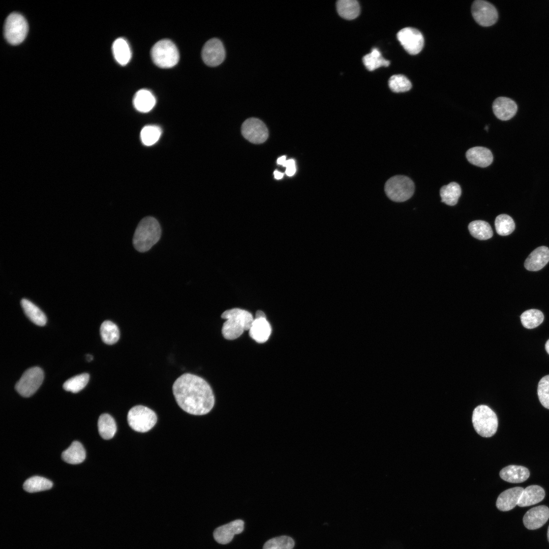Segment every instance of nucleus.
Here are the masks:
<instances>
[{
    "mask_svg": "<svg viewBox=\"0 0 549 549\" xmlns=\"http://www.w3.org/2000/svg\"><path fill=\"white\" fill-rule=\"evenodd\" d=\"M466 156L471 164L480 167L490 166L493 161V156L491 150L481 146H475L469 149L466 153Z\"/></svg>",
    "mask_w": 549,
    "mask_h": 549,
    "instance_id": "obj_19",
    "label": "nucleus"
},
{
    "mask_svg": "<svg viewBox=\"0 0 549 549\" xmlns=\"http://www.w3.org/2000/svg\"><path fill=\"white\" fill-rule=\"evenodd\" d=\"M495 225L497 233L502 236H506L511 234L515 229V223L512 218L506 214L498 216L495 221Z\"/></svg>",
    "mask_w": 549,
    "mask_h": 549,
    "instance_id": "obj_35",
    "label": "nucleus"
},
{
    "mask_svg": "<svg viewBox=\"0 0 549 549\" xmlns=\"http://www.w3.org/2000/svg\"><path fill=\"white\" fill-rule=\"evenodd\" d=\"M286 161V156H282V157H280V158H279L278 159L277 163L278 164H279V165H283L284 164V163Z\"/></svg>",
    "mask_w": 549,
    "mask_h": 549,
    "instance_id": "obj_43",
    "label": "nucleus"
},
{
    "mask_svg": "<svg viewBox=\"0 0 549 549\" xmlns=\"http://www.w3.org/2000/svg\"><path fill=\"white\" fill-rule=\"evenodd\" d=\"M244 529V522L236 520L216 528L213 533L215 540L222 544L231 542L235 534L241 533Z\"/></svg>",
    "mask_w": 549,
    "mask_h": 549,
    "instance_id": "obj_14",
    "label": "nucleus"
},
{
    "mask_svg": "<svg viewBox=\"0 0 549 549\" xmlns=\"http://www.w3.org/2000/svg\"><path fill=\"white\" fill-rule=\"evenodd\" d=\"M413 181L404 175H395L386 182L384 186L387 196L392 201L402 202L410 199L414 192Z\"/></svg>",
    "mask_w": 549,
    "mask_h": 549,
    "instance_id": "obj_6",
    "label": "nucleus"
},
{
    "mask_svg": "<svg viewBox=\"0 0 549 549\" xmlns=\"http://www.w3.org/2000/svg\"><path fill=\"white\" fill-rule=\"evenodd\" d=\"M156 100L152 94L147 89H140L134 95L133 105L135 108L141 112H148L156 104Z\"/></svg>",
    "mask_w": 549,
    "mask_h": 549,
    "instance_id": "obj_23",
    "label": "nucleus"
},
{
    "mask_svg": "<svg viewBox=\"0 0 549 549\" xmlns=\"http://www.w3.org/2000/svg\"><path fill=\"white\" fill-rule=\"evenodd\" d=\"M472 423L477 434L483 437H490L496 432L498 418L495 412L486 405L476 407L473 412Z\"/></svg>",
    "mask_w": 549,
    "mask_h": 549,
    "instance_id": "obj_4",
    "label": "nucleus"
},
{
    "mask_svg": "<svg viewBox=\"0 0 549 549\" xmlns=\"http://www.w3.org/2000/svg\"><path fill=\"white\" fill-rule=\"evenodd\" d=\"M241 132L247 140L254 144L264 142L268 136V131L264 123L254 117L249 118L243 123Z\"/></svg>",
    "mask_w": 549,
    "mask_h": 549,
    "instance_id": "obj_12",
    "label": "nucleus"
},
{
    "mask_svg": "<svg viewBox=\"0 0 549 549\" xmlns=\"http://www.w3.org/2000/svg\"><path fill=\"white\" fill-rule=\"evenodd\" d=\"M98 431L100 435L104 439L109 440L113 437L117 427L114 418L109 414L104 413L101 415L98 422Z\"/></svg>",
    "mask_w": 549,
    "mask_h": 549,
    "instance_id": "obj_29",
    "label": "nucleus"
},
{
    "mask_svg": "<svg viewBox=\"0 0 549 549\" xmlns=\"http://www.w3.org/2000/svg\"><path fill=\"white\" fill-rule=\"evenodd\" d=\"M89 379V376L87 373L76 375L67 380L63 384V388L66 391L77 393L85 387Z\"/></svg>",
    "mask_w": 549,
    "mask_h": 549,
    "instance_id": "obj_36",
    "label": "nucleus"
},
{
    "mask_svg": "<svg viewBox=\"0 0 549 549\" xmlns=\"http://www.w3.org/2000/svg\"><path fill=\"white\" fill-rule=\"evenodd\" d=\"M390 89L394 93H403L409 90L412 84L407 77L402 74L394 75L388 80Z\"/></svg>",
    "mask_w": 549,
    "mask_h": 549,
    "instance_id": "obj_38",
    "label": "nucleus"
},
{
    "mask_svg": "<svg viewBox=\"0 0 549 549\" xmlns=\"http://www.w3.org/2000/svg\"><path fill=\"white\" fill-rule=\"evenodd\" d=\"M260 317H266V316H265V314L264 313V312H263L261 311L258 310V311H257V312L256 313V318H260Z\"/></svg>",
    "mask_w": 549,
    "mask_h": 549,
    "instance_id": "obj_44",
    "label": "nucleus"
},
{
    "mask_svg": "<svg viewBox=\"0 0 549 549\" xmlns=\"http://www.w3.org/2000/svg\"><path fill=\"white\" fill-rule=\"evenodd\" d=\"M52 482L49 479L39 476L31 477L25 480L23 489L29 493L47 490L52 487Z\"/></svg>",
    "mask_w": 549,
    "mask_h": 549,
    "instance_id": "obj_33",
    "label": "nucleus"
},
{
    "mask_svg": "<svg viewBox=\"0 0 549 549\" xmlns=\"http://www.w3.org/2000/svg\"><path fill=\"white\" fill-rule=\"evenodd\" d=\"M520 318L524 327L532 329L542 323L544 319V315L539 310L530 309L523 312Z\"/></svg>",
    "mask_w": 549,
    "mask_h": 549,
    "instance_id": "obj_34",
    "label": "nucleus"
},
{
    "mask_svg": "<svg viewBox=\"0 0 549 549\" xmlns=\"http://www.w3.org/2000/svg\"><path fill=\"white\" fill-rule=\"evenodd\" d=\"M161 228L158 221L152 217H146L138 223L135 231L133 244L140 252L148 251L160 239Z\"/></svg>",
    "mask_w": 549,
    "mask_h": 549,
    "instance_id": "obj_3",
    "label": "nucleus"
},
{
    "mask_svg": "<svg viewBox=\"0 0 549 549\" xmlns=\"http://www.w3.org/2000/svg\"><path fill=\"white\" fill-rule=\"evenodd\" d=\"M151 59L155 64L161 68H170L176 65L179 58L176 45L171 40L163 39L151 48Z\"/></svg>",
    "mask_w": 549,
    "mask_h": 549,
    "instance_id": "obj_5",
    "label": "nucleus"
},
{
    "mask_svg": "<svg viewBox=\"0 0 549 549\" xmlns=\"http://www.w3.org/2000/svg\"><path fill=\"white\" fill-rule=\"evenodd\" d=\"M85 450L79 442L75 441L62 454L63 460L70 464H78L85 459Z\"/></svg>",
    "mask_w": 549,
    "mask_h": 549,
    "instance_id": "obj_24",
    "label": "nucleus"
},
{
    "mask_svg": "<svg viewBox=\"0 0 549 549\" xmlns=\"http://www.w3.org/2000/svg\"><path fill=\"white\" fill-rule=\"evenodd\" d=\"M462 190L460 186L455 182H451L443 186L440 190L441 202L450 206L456 204L461 196Z\"/></svg>",
    "mask_w": 549,
    "mask_h": 549,
    "instance_id": "obj_28",
    "label": "nucleus"
},
{
    "mask_svg": "<svg viewBox=\"0 0 549 549\" xmlns=\"http://www.w3.org/2000/svg\"><path fill=\"white\" fill-rule=\"evenodd\" d=\"M396 37L405 50L411 55L419 53L423 47V36L421 33L415 28H403L397 33Z\"/></svg>",
    "mask_w": 549,
    "mask_h": 549,
    "instance_id": "obj_10",
    "label": "nucleus"
},
{
    "mask_svg": "<svg viewBox=\"0 0 549 549\" xmlns=\"http://www.w3.org/2000/svg\"><path fill=\"white\" fill-rule=\"evenodd\" d=\"M221 317L226 320L223 325L222 333L228 340L236 339L245 330H249L254 319L251 313L238 308L225 311Z\"/></svg>",
    "mask_w": 549,
    "mask_h": 549,
    "instance_id": "obj_2",
    "label": "nucleus"
},
{
    "mask_svg": "<svg viewBox=\"0 0 549 549\" xmlns=\"http://www.w3.org/2000/svg\"><path fill=\"white\" fill-rule=\"evenodd\" d=\"M21 305L25 314L32 322L39 326L45 325L46 317L37 306L25 298L21 300Z\"/></svg>",
    "mask_w": 549,
    "mask_h": 549,
    "instance_id": "obj_26",
    "label": "nucleus"
},
{
    "mask_svg": "<svg viewBox=\"0 0 549 549\" xmlns=\"http://www.w3.org/2000/svg\"><path fill=\"white\" fill-rule=\"evenodd\" d=\"M44 379L42 370L37 367L26 370L15 385V389L23 397L32 395L39 388Z\"/></svg>",
    "mask_w": 549,
    "mask_h": 549,
    "instance_id": "obj_9",
    "label": "nucleus"
},
{
    "mask_svg": "<svg viewBox=\"0 0 549 549\" xmlns=\"http://www.w3.org/2000/svg\"><path fill=\"white\" fill-rule=\"evenodd\" d=\"M545 350H546V352L549 354V339L547 341V342L545 343Z\"/></svg>",
    "mask_w": 549,
    "mask_h": 549,
    "instance_id": "obj_45",
    "label": "nucleus"
},
{
    "mask_svg": "<svg viewBox=\"0 0 549 549\" xmlns=\"http://www.w3.org/2000/svg\"><path fill=\"white\" fill-rule=\"evenodd\" d=\"M538 396L541 405L549 409V375L539 381L537 388Z\"/></svg>",
    "mask_w": 549,
    "mask_h": 549,
    "instance_id": "obj_40",
    "label": "nucleus"
},
{
    "mask_svg": "<svg viewBox=\"0 0 549 549\" xmlns=\"http://www.w3.org/2000/svg\"><path fill=\"white\" fill-rule=\"evenodd\" d=\"M28 28V24L25 18L19 13H12L6 19L5 37L11 44H19L26 37Z\"/></svg>",
    "mask_w": 549,
    "mask_h": 549,
    "instance_id": "obj_8",
    "label": "nucleus"
},
{
    "mask_svg": "<svg viewBox=\"0 0 549 549\" xmlns=\"http://www.w3.org/2000/svg\"><path fill=\"white\" fill-rule=\"evenodd\" d=\"M295 542L287 536H281L271 538L264 544L263 549H293Z\"/></svg>",
    "mask_w": 549,
    "mask_h": 549,
    "instance_id": "obj_39",
    "label": "nucleus"
},
{
    "mask_svg": "<svg viewBox=\"0 0 549 549\" xmlns=\"http://www.w3.org/2000/svg\"><path fill=\"white\" fill-rule=\"evenodd\" d=\"M499 474L502 479L508 482L521 483L529 478L530 472L525 467L509 465L503 468Z\"/></svg>",
    "mask_w": 549,
    "mask_h": 549,
    "instance_id": "obj_21",
    "label": "nucleus"
},
{
    "mask_svg": "<svg viewBox=\"0 0 549 549\" xmlns=\"http://www.w3.org/2000/svg\"><path fill=\"white\" fill-rule=\"evenodd\" d=\"M86 358L88 361H90L93 359V356L90 354H88L86 356Z\"/></svg>",
    "mask_w": 549,
    "mask_h": 549,
    "instance_id": "obj_46",
    "label": "nucleus"
},
{
    "mask_svg": "<svg viewBox=\"0 0 549 549\" xmlns=\"http://www.w3.org/2000/svg\"><path fill=\"white\" fill-rule=\"evenodd\" d=\"M545 497V492L542 487L537 485H531L524 489L517 505L526 507L536 504L541 502Z\"/></svg>",
    "mask_w": 549,
    "mask_h": 549,
    "instance_id": "obj_22",
    "label": "nucleus"
},
{
    "mask_svg": "<svg viewBox=\"0 0 549 549\" xmlns=\"http://www.w3.org/2000/svg\"><path fill=\"white\" fill-rule=\"evenodd\" d=\"M549 518V508L545 505H539L529 509L523 517V523L529 530L541 527Z\"/></svg>",
    "mask_w": 549,
    "mask_h": 549,
    "instance_id": "obj_15",
    "label": "nucleus"
},
{
    "mask_svg": "<svg viewBox=\"0 0 549 549\" xmlns=\"http://www.w3.org/2000/svg\"><path fill=\"white\" fill-rule=\"evenodd\" d=\"M271 333V327L266 317L255 318L249 329L250 337L259 343L266 342Z\"/></svg>",
    "mask_w": 549,
    "mask_h": 549,
    "instance_id": "obj_20",
    "label": "nucleus"
},
{
    "mask_svg": "<svg viewBox=\"0 0 549 549\" xmlns=\"http://www.w3.org/2000/svg\"><path fill=\"white\" fill-rule=\"evenodd\" d=\"M484 129L487 131L489 130V127L487 126H486V127L484 128Z\"/></svg>",
    "mask_w": 549,
    "mask_h": 549,
    "instance_id": "obj_48",
    "label": "nucleus"
},
{
    "mask_svg": "<svg viewBox=\"0 0 549 549\" xmlns=\"http://www.w3.org/2000/svg\"><path fill=\"white\" fill-rule=\"evenodd\" d=\"M161 133L162 131L159 127L155 125L146 126L140 132L141 141L145 145H152L158 141Z\"/></svg>",
    "mask_w": 549,
    "mask_h": 549,
    "instance_id": "obj_37",
    "label": "nucleus"
},
{
    "mask_svg": "<svg viewBox=\"0 0 549 549\" xmlns=\"http://www.w3.org/2000/svg\"><path fill=\"white\" fill-rule=\"evenodd\" d=\"M112 52L116 62L126 65L131 58V51L127 41L123 38L116 39L112 45Z\"/></svg>",
    "mask_w": 549,
    "mask_h": 549,
    "instance_id": "obj_27",
    "label": "nucleus"
},
{
    "mask_svg": "<svg viewBox=\"0 0 549 549\" xmlns=\"http://www.w3.org/2000/svg\"><path fill=\"white\" fill-rule=\"evenodd\" d=\"M362 62L366 68L372 71L381 67H388L390 62L384 58L380 51L376 48L372 49L371 53L365 55Z\"/></svg>",
    "mask_w": 549,
    "mask_h": 549,
    "instance_id": "obj_32",
    "label": "nucleus"
},
{
    "mask_svg": "<svg viewBox=\"0 0 549 549\" xmlns=\"http://www.w3.org/2000/svg\"><path fill=\"white\" fill-rule=\"evenodd\" d=\"M547 539H548V542H549V526H548V529H547Z\"/></svg>",
    "mask_w": 549,
    "mask_h": 549,
    "instance_id": "obj_47",
    "label": "nucleus"
},
{
    "mask_svg": "<svg viewBox=\"0 0 549 549\" xmlns=\"http://www.w3.org/2000/svg\"><path fill=\"white\" fill-rule=\"evenodd\" d=\"M549 261V249L545 246L536 248L528 256L524 266L529 271H538L544 267Z\"/></svg>",
    "mask_w": 549,
    "mask_h": 549,
    "instance_id": "obj_17",
    "label": "nucleus"
},
{
    "mask_svg": "<svg viewBox=\"0 0 549 549\" xmlns=\"http://www.w3.org/2000/svg\"><path fill=\"white\" fill-rule=\"evenodd\" d=\"M283 166L286 167L285 172L288 176H291L295 174L296 172V167L294 160L289 159L286 160Z\"/></svg>",
    "mask_w": 549,
    "mask_h": 549,
    "instance_id": "obj_41",
    "label": "nucleus"
},
{
    "mask_svg": "<svg viewBox=\"0 0 549 549\" xmlns=\"http://www.w3.org/2000/svg\"><path fill=\"white\" fill-rule=\"evenodd\" d=\"M201 55L203 62L208 66L220 65L225 57V50L221 41L215 38L207 41L203 47Z\"/></svg>",
    "mask_w": 549,
    "mask_h": 549,
    "instance_id": "obj_13",
    "label": "nucleus"
},
{
    "mask_svg": "<svg viewBox=\"0 0 549 549\" xmlns=\"http://www.w3.org/2000/svg\"><path fill=\"white\" fill-rule=\"evenodd\" d=\"M524 489L522 487H514L501 493L496 501L497 508L502 511L512 509L518 504Z\"/></svg>",
    "mask_w": 549,
    "mask_h": 549,
    "instance_id": "obj_18",
    "label": "nucleus"
},
{
    "mask_svg": "<svg viewBox=\"0 0 549 549\" xmlns=\"http://www.w3.org/2000/svg\"><path fill=\"white\" fill-rule=\"evenodd\" d=\"M493 110L495 116L501 120H508L512 118L517 110L516 104L510 98L500 97L493 103Z\"/></svg>",
    "mask_w": 549,
    "mask_h": 549,
    "instance_id": "obj_16",
    "label": "nucleus"
},
{
    "mask_svg": "<svg viewBox=\"0 0 549 549\" xmlns=\"http://www.w3.org/2000/svg\"><path fill=\"white\" fill-rule=\"evenodd\" d=\"M175 400L185 412L195 415L208 414L215 405V397L208 383L190 373L179 376L172 385Z\"/></svg>",
    "mask_w": 549,
    "mask_h": 549,
    "instance_id": "obj_1",
    "label": "nucleus"
},
{
    "mask_svg": "<svg viewBox=\"0 0 549 549\" xmlns=\"http://www.w3.org/2000/svg\"><path fill=\"white\" fill-rule=\"evenodd\" d=\"M468 229L472 236L479 240L488 239L493 235L490 225L482 220L472 221L469 224Z\"/></svg>",
    "mask_w": 549,
    "mask_h": 549,
    "instance_id": "obj_31",
    "label": "nucleus"
},
{
    "mask_svg": "<svg viewBox=\"0 0 549 549\" xmlns=\"http://www.w3.org/2000/svg\"><path fill=\"white\" fill-rule=\"evenodd\" d=\"M336 6L339 15L347 20L354 19L360 14V6L356 0H339Z\"/></svg>",
    "mask_w": 549,
    "mask_h": 549,
    "instance_id": "obj_25",
    "label": "nucleus"
},
{
    "mask_svg": "<svg viewBox=\"0 0 549 549\" xmlns=\"http://www.w3.org/2000/svg\"><path fill=\"white\" fill-rule=\"evenodd\" d=\"M471 12L475 21L482 26H491L498 20V14L496 8L485 1H475L472 5Z\"/></svg>",
    "mask_w": 549,
    "mask_h": 549,
    "instance_id": "obj_11",
    "label": "nucleus"
},
{
    "mask_svg": "<svg viewBox=\"0 0 549 549\" xmlns=\"http://www.w3.org/2000/svg\"><path fill=\"white\" fill-rule=\"evenodd\" d=\"M127 420L129 426L133 430L145 433L155 426L157 421V416L155 412L150 408L142 405H137L129 411Z\"/></svg>",
    "mask_w": 549,
    "mask_h": 549,
    "instance_id": "obj_7",
    "label": "nucleus"
},
{
    "mask_svg": "<svg viewBox=\"0 0 549 549\" xmlns=\"http://www.w3.org/2000/svg\"><path fill=\"white\" fill-rule=\"evenodd\" d=\"M100 331L102 341L107 345L114 344L119 339V328L111 321H104L100 326Z\"/></svg>",
    "mask_w": 549,
    "mask_h": 549,
    "instance_id": "obj_30",
    "label": "nucleus"
},
{
    "mask_svg": "<svg viewBox=\"0 0 549 549\" xmlns=\"http://www.w3.org/2000/svg\"><path fill=\"white\" fill-rule=\"evenodd\" d=\"M273 173L274 177L277 179H281L284 176V174L283 173H281L277 170L274 171Z\"/></svg>",
    "mask_w": 549,
    "mask_h": 549,
    "instance_id": "obj_42",
    "label": "nucleus"
}]
</instances>
